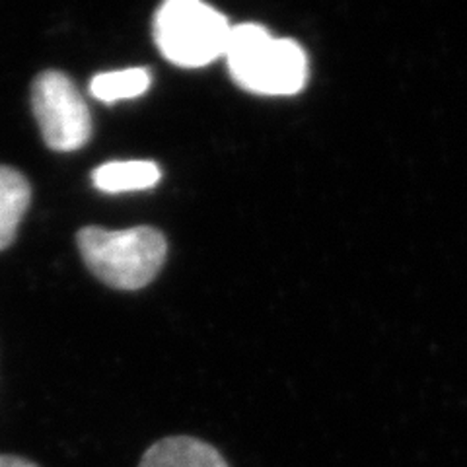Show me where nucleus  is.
I'll list each match as a JSON object with an SVG mask.
<instances>
[{
  "label": "nucleus",
  "instance_id": "obj_1",
  "mask_svg": "<svg viewBox=\"0 0 467 467\" xmlns=\"http://www.w3.org/2000/svg\"><path fill=\"white\" fill-rule=\"evenodd\" d=\"M224 57L230 75L247 92L292 96L308 78V58L292 39H276L257 24L230 29Z\"/></svg>",
  "mask_w": 467,
  "mask_h": 467
},
{
  "label": "nucleus",
  "instance_id": "obj_2",
  "mask_svg": "<svg viewBox=\"0 0 467 467\" xmlns=\"http://www.w3.org/2000/svg\"><path fill=\"white\" fill-rule=\"evenodd\" d=\"M84 263L111 288L139 290L162 269L168 245L162 234L149 226L106 230L88 226L78 232Z\"/></svg>",
  "mask_w": 467,
  "mask_h": 467
},
{
  "label": "nucleus",
  "instance_id": "obj_3",
  "mask_svg": "<svg viewBox=\"0 0 467 467\" xmlns=\"http://www.w3.org/2000/svg\"><path fill=\"white\" fill-rule=\"evenodd\" d=\"M228 20L199 0H168L154 16V39L170 63L199 68L223 57Z\"/></svg>",
  "mask_w": 467,
  "mask_h": 467
},
{
  "label": "nucleus",
  "instance_id": "obj_4",
  "mask_svg": "<svg viewBox=\"0 0 467 467\" xmlns=\"http://www.w3.org/2000/svg\"><path fill=\"white\" fill-rule=\"evenodd\" d=\"M32 106L43 140L49 149L75 152L90 140V111L77 86L63 72H41L32 88Z\"/></svg>",
  "mask_w": 467,
  "mask_h": 467
},
{
  "label": "nucleus",
  "instance_id": "obj_5",
  "mask_svg": "<svg viewBox=\"0 0 467 467\" xmlns=\"http://www.w3.org/2000/svg\"><path fill=\"white\" fill-rule=\"evenodd\" d=\"M139 467H230L214 446L193 436H168L144 451Z\"/></svg>",
  "mask_w": 467,
  "mask_h": 467
},
{
  "label": "nucleus",
  "instance_id": "obj_6",
  "mask_svg": "<svg viewBox=\"0 0 467 467\" xmlns=\"http://www.w3.org/2000/svg\"><path fill=\"white\" fill-rule=\"evenodd\" d=\"M29 201L32 189L24 175L10 166H0V252L16 238Z\"/></svg>",
  "mask_w": 467,
  "mask_h": 467
},
{
  "label": "nucleus",
  "instance_id": "obj_7",
  "mask_svg": "<svg viewBox=\"0 0 467 467\" xmlns=\"http://www.w3.org/2000/svg\"><path fill=\"white\" fill-rule=\"evenodd\" d=\"M160 168L150 160H127V162H108L99 166L92 180L104 193H129L150 189L160 182Z\"/></svg>",
  "mask_w": 467,
  "mask_h": 467
},
{
  "label": "nucleus",
  "instance_id": "obj_8",
  "mask_svg": "<svg viewBox=\"0 0 467 467\" xmlns=\"http://www.w3.org/2000/svg\"><path fill=\"white\" fill-rule=\"evenodd\" d=\"M150 86V75L146 68H125L101 72L90 82V94L106 104H115L119 99H133L142 96Z\"/></svg>",
  "mask_w": 467,
  "mask_h": 467
},
{
  "label": "nucleus",
  "instance_id": "obj_9",
  "mask_svg": "<svg viewBox=\"0 0 467 467\" xmlns=\"http://www.w3.org/2000/svg\"><path fill=\"white\" fill-rule=\"evenodd\" d=\"M0 467H39V465L22 458V456L0 454Z\"/></svg>",
  "mask_w": 467,
  "mask_h": 467
}]
</instances>
